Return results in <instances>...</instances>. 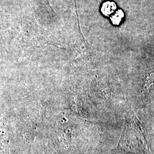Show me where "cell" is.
<instances>
[{
  "label": "cell",
  "mask_w": 154,
  "mask_h": 154,
  "mask_svg": "<svg viewBox=\"0 0 154 154\" xmlns=\"http://www.w3.org/2000/svg\"><path fill=\"white\" fill-rule=\"evenodd\" d=\"M115 151L123 154H149V146L146 132L135 115L126 117L124 129Z\"/></svg>",
  "instance_id": "cell-1"
},
{
  "label": "cell",
  "mask_w": 154,
  "mask_h": 154,
  "mask_svg": "<svg viewBox=\"0 0 154 154\" xmlns=\"http://www.w3.org/2000/svg\"><path fill=\"white\" fill-rule=\"evenodd\" d=\"M116 9V4L112 1H106L103 4L101 8V11L106 16L110 17Z\"/></svg>",
  "instance_id": "cell-2"
},
{
  "label": "cell",
  "mask_w": 154,
  "mask_h": 154,
  "mask_svg": "<svg viewBox=\"0 0 154 154\" xmlns=\"http://www.w3.org/2000/svg\"><path fill=\"white\" fill-rule=\"evenodd\" d=\"M123 17H124V13L122 10H118V11H116L110 16V19L113 24L118 25L121 22Z\"/></svg>",
  "instance_id": "cell-3"
}]
</instances>
